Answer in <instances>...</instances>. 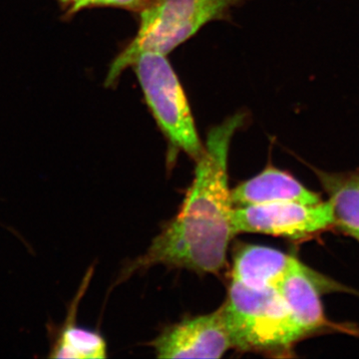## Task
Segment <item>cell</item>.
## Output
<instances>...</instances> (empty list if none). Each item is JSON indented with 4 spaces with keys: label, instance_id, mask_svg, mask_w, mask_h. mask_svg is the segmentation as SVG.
Instances as JSON below:
<instances>
[{
    "label": "cell",
    "instance_id": "6da1fadb",
    "mask_svg": "<svg viewBox=\"0 0 359 359\" xmlns=\"http://www.w3.org/2000/svg\"><path fill=\"white\" fill-rule=\"evenodd\" d=\"M244 114L228 118L208 135L204 152L196 161L195 178L179 214L153 240L125 275L156 266L217 273L226 266L233 228V205L229 187L231 139Z\"/></svg>",
    "mask_w": 359,
    "mask_h": 359
},
{
    "label": "cell",
    "instance_id": "7a4b0ae2",
    "mask_svg": "<svg viewBox=\"0 0 359 359\" xmlns=\"http://www.w3.org/2000/svg\"><path fill=\"white\" fill-rule=\"evenodd\" d=\"M245 0H153L140 13V25L132 39L111 63L105 86H113L143 52L167 55L211 21L224 20Z\"/></svg>",
    "mask_w": 359,
    "mask_h": 359
},
{
    "label": "cell",
    "instance_id": "3957f363",
    "mask_svg": "<svg viewBox=\"0 0 359 359\" xmlns=\"http://www.w3.org/2000/svg\"><path fill=\"white\" fill-rule=\"evenodd\" d=\"M233 347L241 351L287 348L299 340L276 287H250L231 280L222 306Z\"/></svg>",
    "mask_w": 359,
    "mask_h": 359
},
{
    "label": "cell",
    "instance_id": "277c9868",
    "mask_svg": "<svg viewBox=\"0 0 359 359\" xmlns=\"http://www.w3.org/2000/svg\"><path fill=\"white\" fill-rule=\"evenodd\" d=\"M146 103L158 126L176 150L197 161L204 152L185 91L166 55L143 52L135 59Z\"/></svg>",
    "mask_w": 359,
    "mask_h": 359
},
{
    "label": "cell",
    "instance_id": "5b68a950",
    "mask_svg": "<svg viewBox=\"0 0 359 359\" xmlns=\"http://www.w3.org/2000/svg\"><path fill=\"white\" fill-rule=\"evenodd\" d=\"M332 203L302 204L299 202L235 208V233H252L290 238L309 237L334 226Z\"/></svg>",
    "mask_w": 359,
    "mask_h": 359
},
{
    "label": "cell",
    "instance_id": "8992f818",
    "mask_svg": "<svg viewBox=\"0 0 359 359\" xmlns=\"http://www.w3.org/2000/svg\"><path fill=\"white\" fill-rule=\"evenodd\" d=\"M151 346L159 358H221L233 347L222 306L168 327Z\"/></svg>",
    "mask_w": 359,
    "mask_h": 359
},
{
    "label": "cell",
    "instance_id": "52a82bcc",
    "mask_svg": "<svg viewBox=\"0 0 359 359\" xmlns=\"http://www.w3.org/2000/svg\"><path fill=\"white\" fill-rule=\"evenodd\" d=\"M92 273L93 271L91 269L82 280L77 294L68 304L65 320L60 323H55L50 320L47 323L49 358H107V346L102 335L77 325L78 308L82 297L88 289Z\"/></svg>",
    "mask_w": 359,
    "mask_h": 359
},
{
    "label": "cell",
    "instance_id": "ba28073f",
    "mask_svg": "<svg viewBox=\"0 0 359 359\" xmlns=\"http://www.w3.org/2000/svg\"><path fill=\"white\" fill-rule=\"evenodd\" d=\"M318 278L313 271L295 259L276 285L289 309L299 339L325 323Z\"/></svg>",
    "mask_w": 359,
    "mask_h": 359
},
{
    "label": "cell",
    "instance_id": "9c48e42d",
    "mask_svg": "<svg viewBox=\"0 0 359 359\" xmlns=\"http://www.w3.org/2000/svg\"><path fill=\"white\" fill-rule=\"evenodd\" d=\"M231 195L236 208L283 202L311 205L321 202L318 194L302 186L292 175L273 167L240 184L231 190Z\"/></svg>",
    "mask_w": 359,
    "mask_h": 359
},
{
    "label": "cell",
    "instance_id": "30bf717a",
    "mask_svg": "<svg viewBox=\"0 0 359 359\" xmlns=\"http://www.w3.org/2000/svg\"><path fill=\"white\" fill-rule=\"evenodd\" d=\"M295 257L262 245H245L233 259L231 280L247 287H276Z\"/></svg>",
    "mask_w": 359,
    "mask_h": 359
},
{
    "label": "cell",
    "instance_id": "8fae6325",
    "mask_svg": "<svg viewBox=\"0 0 359 359\" xmlns=\"http://www.w3.org/2000/svg\"><path fill=\"white\" fill-rule=\"evenodd\" d=\"M318 175L330 196L334 226L359 241V172L330 174L320 171Z\"/></svg>",
    "mask_w": 359,
    "mask_h": 359
},
{
    "label": "cell",
    "instance_id": "7c38bea8",
    "mask_svg": "<svg viewBox=\"0 0 359 359\" xmlns=\"http://www.w3.org/2000/svg\"><path fill=\"white\" fill-rule=\"evenodd\" d=\"M65 20H71L85 9L113 7L140 14L153 0H55Z\"/></svg>",
    "mask_w": 359,
    "mask_h": 359
}]
</instances>
